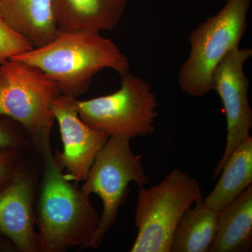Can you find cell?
<instances>
[{
	"label": "cell",
	"mask_w": 252,
	"mask_h": 252,
	"mask_svg": "<svg viewBox=\"0 0 252 252\" xmlns=\"http://www.w3.org/2000/svg\"><path fill=\"white\" fill-rule=\"evenodd\" d=\"M251 0H227L221 9L189 36L190 51L179 72L181 90L201 97L212 90V74L230 51L239 47Z\"/></svg>",
	"instance_id": "obj_4"
},
{
	"label": "cell",
	"mask_w": 252,
	"mask_h": 252,
	"mask_svg": "<svg viewBox=\"0 0 252 252\" xmlns=\"http://www.w3.org/2000/svg\"><path fill=\"white\" fill-rule=\"evenodd\" d=\"M0 149L30 151L35 147L22 126L0 115Z\"/></svg>",
	"instance_id": "obj_17"
},
{
	"label": "cell",
	"mask_w": 252,
	"mask_h": 252,
	"mask_svg": "<svg viewBox=\"0 0 252 252\" xmlns=\"http://www.w3.org/2000/svg\"><path fill=\"white\" fill-rule=\"evenodd\" d=\"M42 170L36 224L40 252H64L77 247L91 249L100 221L90 200L55 160L51 138L38 142Z\"/></svg>",
	"instance_id": "obj_1"
},
{
	"label": "cell",
	"mask_w": 252,
	"mask_h": 252,
	"mask_svg": "<svg viewBox=\"0 0 252 252\" xmlns=\"http://www.w3.org/2000/svg\"><path fill=\"white\" fill-rule=\"evenodd\" d=\"M0 14L34 47L45 45L59 32L53 0H0Z\"/></svg>",
	"instance_id": "obj_12"
},
{
	"label": "cell",
	"mask_w": 252,
	"mask_h": 252,
	"mask_svg": "<svg viewBox=\"0 0 252 252\" xmlns=\"http://www.w3.org/2000/svg\"><path fill=\"white\" fill-rule=\"evenodd\" d=\"M52 111L59 123L63 144L62 152L56 151L55 160L68 180L78 183L87 177L96 156L109 139L79 117L77 98L60 94L54 99Z\"/></svg>",
	"instance_id": "obj_10"
},
{
	"label": "cell",
	"mask_w": 252,
	"mask_h": 252,
	"mask_svg": "<svg viewBox=\"0 0 252 252\" xmlns=\"http://www.w3.org/2000/svg\"><path fill=\"white\" fill-rule=\"evenodd\" d=\"M42 170L37 149L30 151L13 180L0 192V233L18 251L40 252L34 231V201Z\"/></svg>",
	"instance_id": "obj_8"
},
{
	"label": "cell",
	"mask_w": 252,
	"mask_h": 252,
	"mask_svg": "<svg viewBox=\"0 0 252 252\" xmlns=\"http://www.w3.org/2000/svg\"><path fill=\"white\" fill-rule=\"evenodd\" d=\"M218 212L201 201L184 213L176 228L171 252H210L216 236Z\"/></svg>",
	"instance_id": "obj_15"
},
{
	"label": "cell",
	"mask_w": 252,
	"mask_h": 252,
	"mask_svg": "<svg viewBox=\"0 0 252 252\" xmlns=\"http://www.w3.org/2000/svg\"><path fill=\"white\" fill-rule=\"evenodd\" d=\"M130 139L109 137L96 156L81 189L88 195H98L103 205L97 233L91 249L98 248L117 220L121 206L125 203L132 182L139 187L150 184L140 156L131 149Z\"/></svg>",
	"instance_id": "obj_7"
},
{
	"label": "cell",
	"mask_w": 252,
	"mask_h": 252,
	"mask_svg": "<svg viewBox=\"0 0 252 252\" xmlns=\"http://www.w3.org/2000/svg\"><path fill=\"white\" fill-rule=\"evenodd\" d=\"M220 180L204 203L220 211L252 185V137L248 136L233 151L222 168Z\"/></svg>",
	"instance_id": "obj_14"
},
{
	"label": "cell",
	"mask_w": 252,
	"mask_h": 252,
	"mask_svg": "<svg viewBox=\"0 0 252 252\" xmlns=\"http://www.w3.org/2000/svg\"><path fill=\"white\" fill-rule=\"evenodd\" d=\"M33 48L29 39L13 29L0 14V66Z\"/></svg>",
	"instance_id": "obj_16"
},
{
	"label": "cell",
	"mask_w": 252,
	"mask_h": 252,
	"mask_svg": "<svg viewBox=\"0 0 252 252\" xmlns=\"http://www.w3.org/2000/svg\"><path fill=\"white\" fill-rule=\"evenodd\" d=\"M200 183L176 168L158 185L141 187L136 204L137 235L131 252H171L182 215L203 200Z\"/></svg>",
	"instance_id": "obj_3"
},
{
	"label": "cell",
	"mask_w": 252,
	"mask_h": 252,
	"mask_svg": "<svg viewBox=\"0 0 252 252\" xmlns=\"http://www.w3.org/2000/svg\"><path fill=\"white\" fill-rule=\"evenodd\" d=\"M252 241V185L218 212L210 252H249Z\"/></svg>",
	"instance_id": "obj_13"
},
{
	"label": "cell",
	"mask_w": 252,
	"mask_h": 252,
	"mask_svg": "<svg viewBox=\"0 0 252 252\" xmlns=\"http://www.w3.org/2000/svg\"><path fill=\"white\" fill-rule=\"evenodd\" d=\"M116 92L88 100L77 99L83 122L109 137L132 139L155 131L157 101L148 83L130 72L121 76Z\"/></svg>",
	"instance_id": "obj_6"
},
{
	"label": "cell",
	"mask_w": 252,
	"mask_h": 252,
	"mask_svg": "<svg viewBox=\"0 0 252 252\" xmlns=\"http://www.w3.org/2000/svg\"><path fill=\"white\" fill-rule=\"evenodd\" d=\"M30 151L0 149V192L14 178Z\"/></svg>",
	"instance_id": "obj_18"
},
{
	"label": "cell",
	"mask_w": 252,
	"mask_h": 252,
	"mask_svg": "<svg viewBox=\"0 0 252 252\" xmlns=\"http://www.w3.org/2000/svg\"><path fill=\"white\" fill-rule=\"evenodd\" d=\"M60 94L56 83L31 64L9 60L0 66V115L22 126L34 146L51 137Z\"/></svg>",
	"instance_id": "obj_5"
},
{
	"label": "cell",
	"mask_w": 252,
	"mask_h": 252,
	"mask_svg": "<svg viewBox=\"0 0 252 252\" xmlns=\"http://www.w3.org/2000/svg\"><path fill=\"white\" fill-rule=\"evenodd\" d=\"M127 0H53L59 32L112 31L125 13Z\"/></svg>",
	"instance_id": "obj_11"
},
{
	"label": "cell",
	"mask_w": 252,
	"mask_h": 252,
	"mask_svg": "<svg viewBox=\"0 0 252 252\" xmlns=\"http://www.w3.org/2000/svg\"><path fill=\"white\" fill-rule=\"evenodd\" d=\"M11 60L40 69L56 83L61 94L74 98L87 92L99 71L108 68L122 76L130 69L128 59L114 41L90 31L59 32L45 45Z\"/></svg>",
	"instance_id": "obj_2"
},
{
	"label": "cell",
	"mask_w": 252,
	"mask_h": 252,
	"mask_svg": "<svg viewBox=\"0 0 252 252\" xmlns=\"http://www.w3.org/2000/svg\"><path fill=\"white\" fill-rule=\"evenodd\" d=\"M252 56V49L235 48L220 61L212 74V90L216 91L221 99L227 124L226 144L214 170V180L220 175L235 148L250 135L252 111L248 99L250 81L244 66Z\"/></svg>",
	"instance_id": "obj_9"
}]
</instances>
